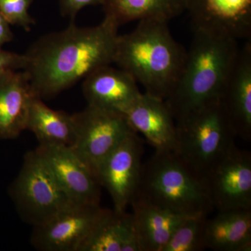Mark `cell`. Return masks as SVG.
I'll return each mask as SVG.
<instances>
[{"mask_svg": "<svg viewBox=\"0 0 251 251\" xmlns=\"http://www.w3.org/2000/svg\"><path fill=\"white\" fill-rule=\"evenodd\" d=\"M34 96L24 72L6 70L0 74V140L14 139L26 130Z\"/></svg>", "mask_w": 251, "mask_h": 251, "instance_id": "16", "label": "cell"}, {"mask_svg": "<svg viewBox=\"0 0 251 251\" xmlns=\"http://www.w3.org/2000/svg\"><path fill=\"white\" fill-rule=\"evenodd\" d=\"M168 24L138 21L131 32L118 35L113 62L143 85L145 92L164 100L179 79L186 54Z\"/></svg>", "mask_w": 251, "mask_h": 251, "instance_id": "2", "label": "cell"}, {"mask_svg": "<svg viewBox=\"0 0 251 251\" xmlns=\"http://www.w3.org/2000/svg\"><path fill=\"white\" fill-rule=\"evenodd\" d=\"M73 116L76 135L70 148L95 173L99 164L135 131L120 112L87 105Z\"/></svg>", "mask_w": 251, "mask_h": 251, "instance_id": "7", "label": "cell"}, {"mask_svg": "<svg viewBox=\"0 0 251 251\" xmlns=\"http://www.w3.org/2000/svg\"><path fill=\"white\" fill-rule=\"evenodd\" d=\"M32 0H0V13L10 25L30 30L35 23L29 13Z\"/></svg>", "mask_w": 251, "mask_h": 251, "instance_id": "23", "label": "cell"}, {"mask_svg": "<svg viewBox=\"0 0 251 251\" xmlns=\"http://www.w3.org/2000/svg\"><path fill=\"white\" fill-rule=\"evenodd\" d=\"M14 34L10 28V24L0 13V49L6 43L12 41Z\"/></svg>", "mask_w": 251, "mask_h": 251, "instance_id": "26", "label": "cell"}, {"mask_svg": "<svg viewBox=\"0 0 251 251\" xmlns=\"http://www.w3.org/2000/svg\"><path fill=\"white\" fill-rule=\"evenodd\" d=\"M77 251H140L133 214L103 208Z\"/></svg>", "mask_w": 251, "mask_h": 251, "instance_id": "17", "label": "cell"}, {"mask_svg": "<svg viewBox=\"0 0 251 251\" xmlns=\"http://www.w3.org/2000/svg\"><path fill=\"white\" fill-rule=\"evenodd\" d=\"M209 214L188 216L175 229L163 251H201L206 249L204 233Z\"/></svg>", "mask_w": 251, "mask_h": 251, "instance_id": "22", "label": "cell"}, {"mask_svg": "<svg viewBox=\"0 0 251 251\" xmlns=\"http://www.w3.org/2000/svg\"><path fill=\"white\" fill-rule=\"evenodd\" d=\"M143 140L135 131L122 140L97 168L101 187L108 191L115 210L126 211L134 198L143 167Z\"/></svg>", "mask_w": 251, "mask_h": 251, "instance_id": "8", "label": "cell"}, {"mask_svg": "<svg viewBox=\"0 0 251 251\" xmlns=\"http://www.w3.org/2000/svg\"><path fill=\"white\" fill-rule=\"evenodd\" d=\"M130 205L140 251H163L175 229L188 216L139 198H133Z\"/></svg>", "mask_w": 251, "mask_h": 251, "instance_id": "18", "label": "cell"}, {"mask_svg": "<svg viewBox=\"0 0 251 251\" xmlns=\"http://www.w3.org/2000/svg\"><path fill=\"white\" fill-rule=\"evenodd\" d=\"M194 29L251 39V0H184Z\"/></svg>", "mask_w": 251, "mask_h": 251, "instance_id": "12", "label": "cell"}, {"mask_svg": "<svg viewBox=\"0 0 251 251\" xmlns=\"http://www.w3.org/2000/svg\"><path fill=\"white\" fill-rule=\"evenodd\" d=\"M25 64V54L15 53L0 49V74L6 70H23Z\"/></svg>", "mask_w": 251, "mask_h": 251, "instance_id": "24", "label": "cell"}, {"mask_svg": "<svg viewBox=\"0 0 251 251\" xmlns=\"http://www.w3.org/2000/svg\"><path fill=\"white\" fill-rule=\"evenodd\" d=\"M175 122V152L204 178L235 145L236 135L219 100L195 109Z\"/></svg>", "mask_w": 251, "mask_h": 251, "instance_id": "5", "label": "cell"}, {"mask_svg": "<svg viewBox=\"0 0 251 251\" xmlns=\"http://www.w3.org/2000/svg\"><path fill=\"white\" fill-rule=\"evenodd\" d=\"M207 218L204 240L206 249L216 251H251V209L218 211Z\"/></svg>", "mask_w": 251, "mask_h": 251, "instance_id": "19", "label": "cell"}, {"mask_svg": "<svg viewBox=\"0 0 251 251\" xmlns=\"http://www.w3.org/2000/svg\"><path fill=\"white\" fill-rule=\"evenodd\" d=\"M104 1L105 0H59V5L63 16L74 19L77 13L86 6L103 5Z\"/></svg>", "mask_w": 251, "mask_h": 251, "instance_id": "25", "label": "cell"}, {"mask_svg": "<svg viewBox=\"0 0 251 251\" xmlns=\"http://www.w3.org/2000/svg\"><path fill=\"white\" fill-rule=\"evenodd\" d=\"M124 115L155 151H175L176 122L164 99L144 92Z\"/></svg>", "mask_w": 251, "mask_h": 251, "instance_id": "14", "label": "cell"}, {"mask_svg": "<svg viewBox=\"0 0 251 251\" xmlns=\"http://www.w3.org/2000/svg\"><path fill=\"white\" fill-rule=\"evenodd\" d=\"M102 6L119 26L143 20L169 23L185 11L184 0H105Z\"/></svg>", "mask_w": 251, "mask_h": 251, "instance_id": "21", "label": "cell"}, {"mask_svg": "<svg viewBox=\"0 0 251 251\" xmlns=\"http://www.w3.org/2000/svg\"><path fill=\"white\" fill-rule=\"evenodd\" d=\"M236 137L251 141V42L239 49L219 98Z\"/></svg>", "mask_w": 251, "mask_h": 251, "instance_id": "13", "label": "cell"}, {"mask_svg": "<svg viewBox=\"0 0 251 251\" xmlns=\"http://www.w3.org/2000/svg\"><path fill=\"white\" fill-rule=\"evenodd\" d=\"M134 198L184 215H209L214 209L205 178L173 151H155L143 163Z\"/></svg>", "mask_w": 251, "mask_h": 251, "instance_id": "4", "label": "cell"}, {"mask_svg": "<svg viewBox=\"0 0 251 251\" xmlns=\"http://www.w3.org/2000/svg\"><path fill=\"white\" fill-rule=\"evenodd\" d=\"M10 194L19 215L33 227L73 204L36 150L25 155Z\"/></svg>", "mask_w": 251, "mask_h": 251, "instance_id": "6", "label": "cell"}, {"mask_svg": "<svg viewBox=\"0 0 251 251\" xmlns=\"http://www.w3.org/2000/svg\"><path fill=\"white\" fill-rule=\"evenodd\" d=\"M36 150L73 204H99L101 186L97 175L72 148L39 145Z\"/></svg>", "mask_w": 251, "mask_h": 251, "instance_id": "11", "label": "cell"}, {"mask_svg": "<svg viewBox=\"0 0 251 251\" xmlns=\"http://www.w3.org/2000/svg\"><path fill=\"white\" fill-rule=\"evenodd\" d=\"M119 27L105 16L94 27H79L72 23L36 41L25 54L23 69L34 95L52 98L99 68L112 64Z\"/></svg>", "mask_w": 251, "mask_h": 251, "instance_id": "1", "label": "cell"}, {"mask_svg": "<svg viewBox=\"0 0 251 251\" xmlns=\"http://www.w3.org/2000/svg\"><path fill=\"white\" fill-rule=\"evenodd\" d=\"M82 92L87 105L125 113L139 98L138 82L123 69L104 66L84 79Z\"/></svg>", "mask_w": 251, "mask_h": 251, "instance_id": "15", "label": "cell"}, {"mask_svg": "<svg viewBox=\"0 0 251 251\" xmlns=\"http://www.w3.org/2000/svg\"><path fill=\"white\" fill-rule=\"evenodd\" d=\"M26 130L34 133L40 145L72 147L76 135L73 115L50 108L35 96L29 105Z\"/></svg>", "mask_w": 251, "mask_h": 251, "instance_id": "20", "label": "cell"}, {"mask_svg": "<svg viewBox=\"0 0 251 251\" xmlns=\"http://www.w3.org/2000/svg\"><path fill=\"white\" fill-rule=\"evenodd\" d=\"M100 204H72L34 226L30 242L40 251H77L99 219Z\"/></svg>", "mask_w": 251, "mask_h": 251, "instance_id": "10", "label": "cell"}, {"mask_svg": "<svg viewBox=\"0 0 251 251\" xmlns=\"http://www.w3.org/2000/svg\"><path fill=\"white\" fill-rule=\"evenodd\" d=\"M214 209H251V154L234 145L205 176Z\"/></svg>", "mask_w": 251, "mask_h": 251, "instance_id": "9", "label": "cell"}, {"mask_svg": "<svg viewBox=\"0 0 251 251\" xmlns=\"http://www.w3.org/2000/svg\"><path fill=\"white\" fill-rule=\"evenodd\" d=\"M239 50L238 40L231 36L194 29L179 79L165 100L175 121L219 100Z\"/></svg>", "mask_w": 251, "mask_h": 251, "instance_id": "3", "label": "cell"}]
</instances>
